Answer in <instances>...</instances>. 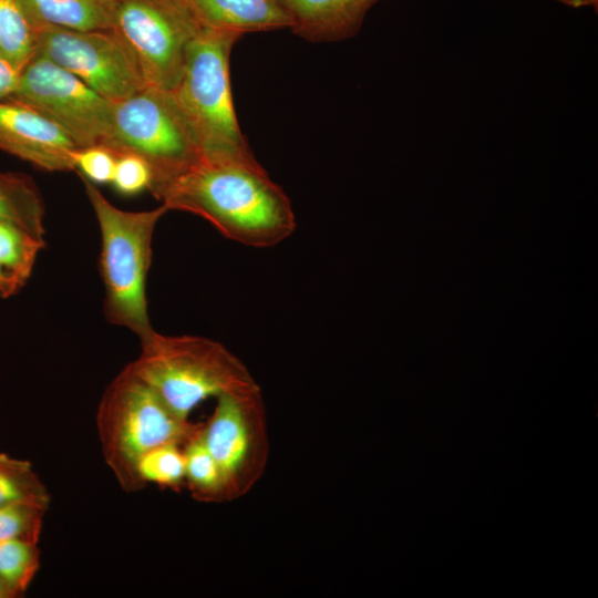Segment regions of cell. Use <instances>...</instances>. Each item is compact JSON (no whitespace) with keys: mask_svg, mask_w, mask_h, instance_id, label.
Listing matches in <instances>:
<instances>
[{"mask_svg":"<svg viewBox=\"0 0 598 598\" xmlns=\"http://www.w3.org/2000/svg\"><path fill=\"white\" fill-rule=\"evenodd\" d=\"M7 100L54 122L78 147L103 144L111 130L114 102L37 53L20 71L18 85Z\"/></svg>","mask_w":598,"mask_h":598,"instance_id":"obj_9","label":"cell"},{"mask_svg":"<svg viewBox=\"0 0 598 598\" xmlns=\"http://www.w3.org/2000/svg\"><path fill=\"white\" fill-rule=\"evenodd\" d=\"M203 28L190 0H117L112 30L134 54L145 85L171 91Z\"/></svg>","mask_w":598,"mask_h":598,"instance_id":"obj_7","label":"cell"},{"mask_svg":"<svg viewBox=\"0 0 598 598\" xmlns=\"http://www.w3.org/2000/svg\"><path fill=\"white\" fill-rule=\"evenodd\" d=\"M202 425L183 445L185 486L202 503L228 502L221 471L202 436Z\"/></svg>","mask_w":598,"mask_h":598,"instance_id":"obj_16","label":"cell"},{"mask_svg":"<svg viewBox=\"0 0 598 598\" xmlns=\"http://www.w3.org/2000/svg\"><path fill=\"white\" fill-rule=\"evenodd\" d=\"M81 179L100 229L104 316L141 341L155 331L148 315L146 285L155 228L168 210L162 204L148 210L121 209L95 184L83 176Z\"/></svg>","mask_w":598,"mask_h":598,"instance_id":"obj_2","label":"cell"},{"mask_svg":"<svg viewBox=\"0 0 598 598\" xmlns=\"http://www.w3.org/2000/svg\"><path fill=\"white\" fill-rule=\"evenodd\" d=\"M116 157L102 144L78 147L73 153L74 171L93 184H111Z\"/></svg>","mask_w":598,"mask_h":598,"instance_id":"obj_23","label":"cell"},{"mask_svg":"<svg viewBox=\"0 0 598 598\" xmlns=\"http://www.w3.org/2000/svg\"><path fill=\"white\" fill-rule=\"evenodd\" d=\"M0 598H10L8 591L4 589L1 582H0Z\"/></svg>","mask_w":598,"mask_h":598,"instance_id":"obj_28","label":"cell"},{"mask_svg":"<svg viewBox=\"0 0 598 598\" xmlns=\"http://www.w3.org/2000/svg\"><path fill=\"white\" fill-rule=\"evenodd\" d=\"M38 31L44 27L71 30H109L117 0H18Z\"/></svg>","mask_w":598,"mask_h":598,"instance_id":"obj_14","label":"cell"},{"mask_svg":"<svg viewBox=\"0 0 598 598\" xmlns=\"http://www.w3.org/2000/svg\"><path fill=\"white\" fill-rule=\"evenodd\" d=\"M240 38L204 27L188 44L181 79L171 90L203 161L257 162L231 95L229 60Z\"/></svg>","mask_w":598,"mask_h":598,"instance_id":"obj_3","label":"cell"},{"mask_svg":"<svg viewBox=\"0 0 598 598\" xmlns=\"http://www.w3.org/2000/svg\"><path fill=\"white\" fill-rule=\"evenodd\" d=\"M44 240H40L22 228L0 220V267L22 287L32 275L33 267Z\"/></svg>","mask_w":598,"mask_h":598,"instance_id":"obj_20","label":"cell"},{"mask_svg":"<svg viewBox=\"0 0 598 598\" xmlns=\"http://www.w3.org/2000/svg\"><path fill=\"white\" fill-rule=\"evenodd\" d=\"M37 54L112 102L146 86L134 54L112 29L81 31L44 27L38 30Z\"/></svg>","mask_w":598,"mask_h":598,"instance_id":"obj_10","label":"cell"},{"mask_svg":"<svg viewBox=\"0 0 598 598\" xmlns=\"http://www.w3.org/2000/svg\"><path fill=\"white\" fill-rule=\"evenodd\" d=\"M21 289L22 286L0 267V298H9Z\"/></svg>","mask_w":598,"mask_h":598,"instance_id":"obj_26","label":"cell"},{"mask_svg":"<svg viewBox=\"0 0 598 598\" xmlns=\"http://www.w3.org/2000/svg\"><path fill=\"white\" fill-rule=\"evenodd\" d=\"M40 564L38 543L0 540V582L10 598L21 596L28 590Z\"/></svg>","mask_w":598,"mask_h":598,"instance_id":"obj_19","label":"cell"},{"mask_svg":"<svg viewBox=\"0 0 598 598\" xmlns=\"http://www.w3.org/2000/svg\"><path fill=\"white\" fill-rule=\"evenodd\" d=\"M382 0H278L292 31L310 42H338L355 37L368 12Z\"/></svg>","mask_w":598,"mask_h":598,"instance_id":"obj_12","label":"cell"},{"mask_svg":"<svg viewBox=\"0 0 598 598\" xmlns=\"http://www.w3.org/2000/svg\"><path fill=\"white\" fill-rule=\"evenodd\" d=\"M202 436L221 471L228 502L246 495L262 476L269 456L261 390L217 396Z\"/></svg>","mask_w":598,"mask_h":598,"instance_id":"obj_8","label":"cell"},{"mask_svg":"<svg viewBox=\"0 0 598 598\" xmlns=\"http://www.w3.org/2000/svg\"><path fill=\"white\" fill-rule=\"evenodd\" d=\"M152 195L167 210L199 216L249 247H274L297 227L289 197L258 161L200 159Z\"/></svg>","mask_w":598,"mask_h":598,"instance_id":"obj_1","label":"cell"},{"mask_svg":"<svg viewBox=\"0 0 598 598\" xmlns=\"http://www.w3.org/2000/svg\"><path fill=\"white\" fill-rule=\"evenodd\" d=\"M200 424L178 416L130 363L106 386L96 413L103 458L126 492L143 488L136 467L144 453L167 443L184 445Z\"/></svg>","mask_w":598,"mask_h":598,"instance_id":"obj_5","label":"cell"},{"mask_svg":"<svg viewBox=\"0 0 598 598\" xmlns=\"http://www.w3.org/2000/svg\"><path fill=\"white\" fill-rule=\"evenodd\" d=\"M140 342L131 368L182 419L209 398L260 389L246 364L214 339L155 330Z\"/></svg>","mask_w":598,"mask_h":598,"instance_id":"obj_4","label":"cell"},{"mask_svg":"<svg viewBox=\"0 0 598 598\" xmlns=\"http://www.w3.org/2000/svg\"><path fill=\"white\" fill-rule=\"evenodd\" d=\"M72 138L35 110L10 100L0 102V151L45 172L74 171Z\"/></svg>","mask_w":598,"mask_h":598,"instance_id":"obj_11","label":"cell"},{"mask_svg":"<svg viewBox=\"0 0 598 598\" xmlns=\"http://www.w3.org/2000/svg\"><path fill=\"white\" fill-rule=\"evenodd\" d=\"M45 205L33 179L21 173L0 172V220L44 240Z\"/></svg>","mask_w":598,"mask_h":598,"instance_id":"obj_15","label":"cell"},{"mask_svg":"<svg viewBox=\"0 0 598 598\" xmlns=\"http://www.w3.org/2000/svg\"><path fill=\"white\" fill-rule=\"evenodd\" d=\"M50 501L31 462L0 453V506L22 503L48 509Z\"/></svg>","mask_w":598,"mask_h":598,"instance_id":"obj_18","label":"cell"},{"mask_svg":"<svg viewBox=\"0 0 598 598\" xmlns=\"http://www.w3.org/2000/svg\"><path fill=\"white\" fill-rule=\"evenodd\" d=\"M204 27L236 33L291 28L278 0H190Z\"/></svg>","mask_w":598,"mask_h":598,"instance_id":"obj_13","label":"cell"},{"mask_svg":"<svg viewBox=\"0 0 598 598\" xmlns=\"http://www.w3.org/2000/svg\"><path fill=\"white\" fill-rule=\"evenodd\" d=\"M136 472L143 487L155 484L163 488L179 489L185 485L183 445L167 443L147 451L140 457Z\"/></svg>","mask_w":598,"mask_h":598,"instance_id":"obj_21","label":"cell"},{"mask_svg":"<svg viewBox=\"0 0 598 598\" xmlns=\"http://www.w3.org/2000/svg\"><path fill=\"white\" fill-rule=\"evenodd\" d=\"M20 72L0 55V102L16 90Z\"/></svg>","mask_w":598,"mask_h":598,"instance_id":"obj_25","label":"cell"},{"mask_svg":"<svg viewBox=\"0 0 598 598\" xmlns=\"http://www.w3.org/2000/svg\"><path fill=\"white\" fill-rule=\"evenodd\" d=\"M38 31L18 0H0V55L19 72L37 53Z\"/></svg>","mask_w":598,"mask_h":598,"instance_id":"obj_17","label":"cell"},{"mask_svg":"<svg viewBox=\"0 0 598 598\" xmlns=\"http://www.w3.org/2000/svg\"><path fill=\"white\" fill-rule=\"evenodd\" d=\"M556 1L574 9L591 7V8H595V10L597 11V7H598V0H556Z\"/></svg>","mask_w":598,"mask_h":598,"instance_id":"obj_27","label":"cell"},{"mask_svg":"<svg viewBox=\"0 0 598 598\" xmlns=\"http://www.w3.org/2000/svg\"><path fill=\"white\" fill-rule=\"evenodd\" d=\"M152 174L146 162L133 153H118L111 184L123 195H135L148 189Z\"/></svg>","mask_w":598,"mask_h":598,"instance_id":"obj_24","label":"cell"},{"mask_svg":"<svg viewBox=\"0 0 598 598\" xmlns=\"http://www.w3.org/2000/svg\"><path fill=\"white\" fill-rule=\"evenodd\" d=\"M48 509L32 504L0 506V540L20 539L38 543Z\"/></svg>","mask_w":598,"mask_h":598,"instance_id":"obj_22","label":"cell"},{"mask_svg":"<svg viewBox=\"0 0 598 598\" xmlns=\"http://www.w3.org/2000/svg\"><path fill=\"white\" fill-rule=\"evenodd\" d=\"M102 145L116 154L142 157L152 174L151 194L202 159L172 92L153 86L114 102L111 130Z\"/></svg>","mask_w":598,"mask_h":598,"instance_id":"obj_6","label":"cell"}]
</instances>
